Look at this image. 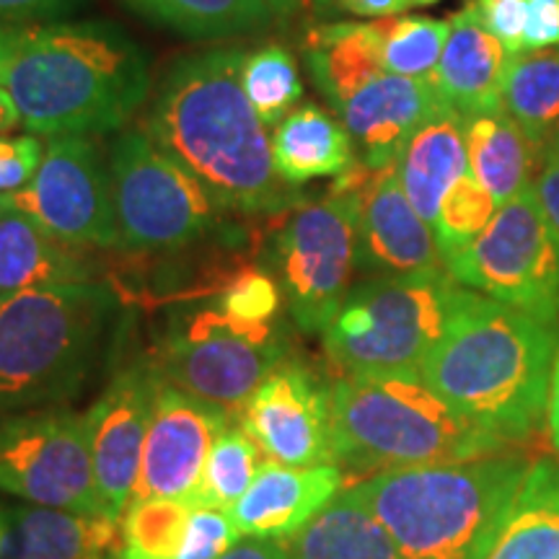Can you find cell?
Segmentation results:
<instances>
[{"mask_svg":"<svg viewBox=\"0 0 559 559\" xmlns=\"http://www.w3.org/2000/svg\"><path fill=\"white\" fill-rule=\"evenodd\" d=\"M243 55L215 47L179 58L160 81L145 132L198 177L221 210L283 213L298 202V190L277 177L272 130L241 83Z\"/></svg>","mask_w":559,"mask_h":559,"instance_id":"obj_1","label":"cell"},{"mask_svg":"<svg viewBox=\"0 0 559 559\" xmlns=\"http://www.w3.org/2000/svg\"><path fill=\"white\" fill-rule=\"evenodd\" d=\"M559 349V321L461 288L423 381L466 419L506 443L547 423V394Z\"/></svg>","mask_w":559,"mask_h":559,"instance_id":"obj_2","label":"cell"},{"mask_svg":"<svg viewBox=\"0 0 559 559\" xmlns=\"http://www.w3.org/2000/svg\"><path fill=\"white\" fill-rule=\"evenodd\" d=\"M32 135H107L124 128L151 91L148 60L120 26L50 21L19 26L0 68Z\"/></svg>","mask_w":559,"mask_h":559,"instance_id":"obj_3","label":"cell"},{"mask_svg":"<svg viewBox=\"0 0 559 559\" xmlns=\"http://www.w3.org/2000/svg\"><path fill=\"white\" fill-rule=\"evenodd\" d=\"M531 461L500 451L451 464L386 469L353 485L404 559H485Z\"/></svg>","mask_w":559,"mask_h":559,"instance_id":"obj_4","label":"cell"},{"mask_svg":"<svg viewBox=\"0 0 559 559\" xmlns=\"http://www.w3.org/2000/svg\"><path fill=\"white\" fill-rule=\"evenodd\" d=\"M115 311L96 280L0 296V415L73 400Z\"/></svg>","mask_w":559,"mask_h":559,"instance_id":"obj_5","label":"cell"},{"mask_svg":"<svg viewBox=\"0 0 559 559\" xmlns=\"http://www.w3.org/2000/svg\"><path fill=\"white\" fill-rule=\"evenodd\" d=\"M332 432L334 464L373 474L510 449L440 400L423 379L334 381Z\"/></svg>","mask_w":559,"mask_h":559,"instance_id":"obj_6","label":"cell"},{"mask_svg":"<svg viewBox=\"0 0 559 559\" xmlns=\"http://www.w3.org/2000/svg\"><path fill=\"white\" fill-rule=\"evenodd\" d=\"M461 288L449 270L362 280L321 332L326 355L345 379H423Z\"/></svg>","mask_w":559,"mask_h":559,"instance_id":"obj_7","label":"cell"},{"mask_svg":"<svg viewBox=\"0 0 559 559\" xmlns=\"http://www.w3.org/2000/svg\"><path fill=\"white\" fill-rule=\"evenodd\" d=\"M370 169L355 160L334 181L330 198L290 210L270 247V275L285 309L306 334H321L353 288L358 272L360 187Z\"/></svg>","mask_w":559,"mask_h":559,"instance_id":"obj_8","label":"cell"},{"mask_svg":"<svg viewBox=\"0 0 559 559\" xmlns=\"http://www.w3.org/2000/svg\"><path fill=\"white\" fill-rule=\"evenodd\" d=\"M109 174L122 249L177 251L218 228L221 207L210 192L145 128L117 135Z\"/></svg>","mask_w":559,"mask_h":559,"instance_id":"obj_9","label":"cell"},{"mask_svg":"<svg viewBox=\"0 0 559 559\" xmlns=\"http://www.w3.org/2000/svg\"><path fill=\"white\" fill-rule=\"evenodd\" d=\"M464 288L544 321H559V230L534 187L498 207L489 226L443 262Z\"/></svg>","mask_w":559,"mask_h":559,"instance_id":"obj_10","label":"cell"},{"mask_svg":"<svg viewBox=\"0 0 559 559\" xmlns=\"http://www.w3.org/2000/svg\"><path fill=\"white\" fill-rule=\"evenodd\" d=\"M283 360L288 349L277 324H241L213 300L174 321L160 342L156 368L171 386L234 415Z\"/></svg>","mask_w":559,"mask_h":559,"instance_id":"obj_11","label":"cell"},{"mask_svg":"<svg viewBox=\"0 0 559 559\" xmlns=\"http://www.w3.org/2000/svg\"><path fill=\"white\" fill-rule=\"evenodd\" d=\"M0 495L104 515L91 464L88 415L66 404L0 415Z\"/></svg>","mask_w":559,"mask_h":559,"instance_id":"obj_12","label":"cell"},{"mask_svg":"<svg viewBox=\"0 0 559 559\" xmlns=\"http://www.w3.org/2000/svg\"><path fill=\"white\" fill-rule=\"evenodd\" d=\"M5 200L73 247H120L109 160L91 135L47 140L37 174Z\"/></svg>","mask_w":559,"mask_h":559,"instance_id":"obj_13","label":"cell"},{"mask_svg":"<svg viewBox=\"0 0 559 559\" xmlns=\"http://www.w3.org/2000/svg\"><path fill=\"white\" fill-rule=\"evenodd\" d=\"M241 425L275 464H334L332 386L304 362H280L243 404Z\"/></svg>","mask_w":559,"mask_h":559,"instance_id":"obj_14","label":"cell"},{"mask_svg":"<svg viewBox=\"0 0 559 559\" xmlns=\"http://www.w3.org/2000/svg\"><path fill=\"white\" fill-rule=\"evenodd\" d=\"M158 383L156 366L135 362L120 370L86 412L96 495L111 521L122 523L135 495Z\"/></svg>","mask_w":559,"mask_h":559,"instance_id":"obj_15","label":"cell"},{"mask_svg":"<svg viewBox=\"0 0 559 559\" xmlns=\"http://www.w3.org/2000/svg\"><path fill=\"white\" fill-rule=\"evenodd\" d=\"M228 425V409L160 379L132 500H190L215 438Z\"/></svg>","mask_w":559,"mask_h":559,"instance_id":"obj_16","label":"cell"},{"mask_svg":"<svg viewBox=\"0 0 559 559\" xmlns=\"http://www.w3.org/2000/svg\"><path fill=\"white\" fill-rule=\"evenodd\" d=\"M358 270L370 275L445 270L432 226L404 194L396 164L370 171L360 187Z\"/></svg>","mask_w":559,"mask_h":559,"instance_id":"obj_17","label":"cell"},{"mask_svg":"<svg viewBox=\"0 0 559 559\" xmlns=\"http://www.w3.org/2000/svg\"><path fill=\"white\" fill-rule=\"evenodd\" d=\"M443 109L449 104L430 81L381 73L334 111L353 138L360 164L379 171L396 164L407 140Z\"/></svg>","mask_w":559,"mask_h":559,"instance_id":"obj_18","label":"cell"},{"mask_svg":"<svg viewBox=\"0 0 559 559\" xmlns=\"http://www.w3.org/2000/svg\"><path fill=\"white\" fill-rule=\"evenodd\" d=\"M345 474L337 464L283 466L262 464L254 485L226 513L241 536L290 539L337 498Z\"/></svg>","mask_w":559,"mask_h":559,"instance_id":"obj_19","label":"cell"},{"mask_svg":"<svg viewBox=\"0 0 559 559\" xmlns=\"http://www.w3.org/2000/svg\"><path fill=\"white\" fill-rule=\"evenodd\" d=\"M120 521L0 495V559H120Z\"/></svg>","mask_w":559,"mask_h":559,"instance_id":"obj_20","label":"cell"},{"mask_svg":"<svg viewBox=\"0 0 559 559\" xmlns=\"http://www.w3.org/2000/svg\"><path fill=\"white\" fill-rule=\"evenodd\" d=\"M508 62V50L487 32L472 0L451 16L449 39L430 83L461 117L492 111L500 109Z\"/></svg>","mask_w":559,"mask_h":559,"instance_id":"obj_21","label":"cell"},{"mask_svg":"<svg viewBox=\"0 0 559 559\" xmlns=\"http://www.w3.org/2000/svg\"><path fill=\"white\" fill-rule=\"evenodd\" d=\"M91 280L96 270L81 247L55 239L9 202L0 215V296Z\"/></svg>","mask_w":559,"mask_h":559,"instance_id":"obj_22","label":"cell"},{"mask_svg":"<svg viewBox=\"0 0 559 559\" xmlns=\"http://www.w3.org/2000/svg\"><path fill=\"white\" fill-rule=\"evenodd\" d=\"M306 66L332 109L383 68V21H334L306 34Z\"/></svg>","mask_w":559,"mask_h":559,"instance_id":"obj_23","label":"cell"},{"mask_svg":"<svg viewBox=\"0 0 559 559\" xmlns=\"http://www.w3.org/2000/svg\"><path fill=\"white\" fill-rule=\"evenodd\" d=\"M466 171H469V158H466L464 117L451 107L425 122L396 156L402 190L430 226L436 223L445 192Z\"/></svg>","mask_w":559,"mask_h":559,"instance_id":"obj_24","label":"cell"},{"mask_svg":"<svg viewBox=\"0 0 559 559\" xmlns=\"http://www.w3.org/2000/svg\"><path fill=\"white\" fill-rule=\"evenodd\" d=\"M272 160L277 177L298 190L313 179L345 174L358 160V151L340 117L304 104L272 130Z\"/></svg>","mask_w":559,"mask_h":559,"instance_id":"obj_25","label":"cell"},{"mask_svg":"<svg viewBox=\"0 0 559 559\" xmlns=\"http://www.w3.org/2000/svg\"><path fill=\"white\" fill-rule=\"evenodd\" d=\"M464 135L472 177L492 194L498 207L534 187L542 164L539 145L513 117L502 109L464 117Z\"/></svg>","mask_w":559,"mask_h":559,"instance_id":"obj_26","label":"cell"},{"mask_svg":"<svg viewBox=\"0 0 559 559\" xmlns=\"http://www.w3.org/2000/svg\"><path fill=\"white\" fill-rule=\"evenodd\" d=\"M290 559H404L353 487L342 489L330 506L288 539Z\"/></svg>","mask_w":559,"mask_h":559,"instance_id":"obj_27","label":"cell"},{"mask_svg":"<svg viewBox=\"0 0 559 559\" xmlns=\"http://www.w3.org/2000/svg\"><path fill=\"white\" fill-rule=\"evenodd\" d=\"M485 559H559V466L555 461H531Z\"/></svg>","mask_w":559,"mask_h":559,"instance_id":"obj_28","label":"cell"},{"mask_svg":"<svg viewBox=\"0 0 559 559\" xmlns=\"http://www.w3.org/2000/svg\"><path fill=\"white\" fill-rule=\"evenodd\" d=\"M500 109L526 130L536 145L559 122V47L510 58Z\"/></svg>","mask_w":559,"mask_h":559,"instance_id":"obj_29","label":"cell"},{"mask_svg":"<svg viewBox=\"0 0 559 559\" xmlns=\"http://www.w3.org/2000/svg\"><path fill=\"white\" fill-rule=\"evenodd\" d=\"M130 11L187 37H230L262 29L275 11L267 0H120Z\"/></svg>","mask_w":559,"mask_h":559,"instance_id":"obj_30","label":"cell"},{"mask_svg":"<svg viewBox=\"0 0 559 559\" xmlns=\"http://www.w3.org/2000/svg\"><path fill=\"white\" fill-rule=\"evenodd\" d=\"M262 469V451L254 438L243 430L241 423H230L226 430L215 438L210 449L205 472L187 506L228 510L239 502L249 487L254 485L257 474Z\"/></svg>","mask_w":559,"mask_h":559,"instance_id":"obj_31","label":"cell"},{"mask_svg":"<svg viewBox=\"0 0 559 559\" xmlns=\"http://www.w3.org/2000/svg\"><path fill=\"white\" fill-rule=\"evenodd\" d=\"M241 83L267 130H275L304 96L298 62L283 45H267L243 55Z\"/></svg>","mask_w":559,"mask_h":559,"instance_id":"obj_32","label":"cell"},{"mask_svg":"<svg viewBox=\"0 0 559 559\" xmlns=\"http://www.w3.org/2000/svg\"><path fill=\"white\" fill-rule=\"evenodd\" d=\"M190 515L181 500H132L120 523V559H177Z\"/></svg>","mask_w":559,"mask_h":559,"instance_id":"obj_33","label":"cell"},{"mask_svg":"<svg viewBox=\"0 0 559 559\" xmlns=\"http://www.w3.org/2000/svg\"><path fill=\"white\" fill-rule=\"evenodd\" d=\"M451 21L432 16L383 19V68L415 81H432Z\"/></svg>","mask_w":559,"mask_h":559,"instance_id":"obj_34","label":"cell"},{"mask_svg":"<svg viewBox=\"0 0 559 559\" xmlns=\"http://www.w3.org/2000/svg\"><path fill=\"white\" fill-rule=\"evenodd\" d=\"M498 213V202L489 194L472 171H466L456 185L445 192L440 202L432 234H436L440 257L443 262L477 239Z\"/></svg>","mask_w":559,"mask_h":559,"instance_id":"obj_35","label":"cell"},{"mask_svg":"<svg viewBox=\"0 0 559 559\" xmlns=\"http://www.w3.org/2000/svg\"><path fill=\"white\" fill-rule=\"evenodd\" d=\"M215 304L234 321L249 326H267L275 324L280 306H283V293L270 272L243 270L221 290Z\"/></svg>","mask_w":559,"mask_h":559,"instance_id":"obj_36","label":"cell"},{"mask_svg":"<svg viewBox=\"0 0 559 559\" xmlns=\"http://www.w3.org/2000/svg\"><path fill=\"white\" fill-rule=\"evenodd\" d=\"M241 539L226 510L194 508L177 559H218Z\"/></svg>","mask_w":559,"mask_h":559,"instance_id":"obj_37","label":"cell"},{"mask_svg":"<svg viewBox=\"0 0 559 559\" xmlns=\"http://www.w3.org/2000/svg\"><path fill=\"white\" fill-rule=\"evenodd\" d=\"M45 145L37 135H0V194L24 190L37 174Z\"/></svg>","mask_w":559,"mask_h":559,"instance_id":"obj_38","label":"cell"},{"mask_svg":"<svg viewBox=\"0 0 559 559\" xmlns=\"http://www.w3.org/2000/svg\"><path fill=\"white\" fill-rule=\"evenodd\" d=\"M481 24L506 47L510 58L523 52V32H526L528 9L526 0H474Z\"/></svg>","mask_w":559,"mask_h":559,"instance_id":"obj_39","label":"cell"},{"mask_svg":"<svg viewBox=\"0 0 559 559\" xmlns=\"http://www.w3.org/2000/svg\"><path fill=\"white\" fill-rule=\"evenodd\" d=\"M81 5L83 0H0V21L9 26L50 24Z\"/></svg>","mask_w":559,"mask_h":559,"instance_id":"obj_40","label":"cell"},{"mask_svg":"<svg viewBox=\"0 0 559 559\" xmlns=\"http://www.w3.org/2000/svg\"><path fill=\"white\" fill-rule=\"evenodd\" d=\"M528 19L523 32V52L559 47V0H526Z\"/></svg>","mask_w":559,"mask_h":559,"instance_id":"obj_41","label":"cell"},{"mask_svg":"<svg viewBox=\"0 0 559 559\" xmlns=\"http://www.w3.org/2000/svg\"><path fill=\"white\" fill-rule=\"evenodd\" d=\"M534 192L551 226L559 230V156H542Z\"/></svg>","mask_w":559,"mask_h":559,"instance_id":"obj_42","label":"cell"},{"mask_svg":"<svg viewBox=\"0 0 559 559\" xmlns=\"http://www.w3.org/2000/svg\"><path fill=\"white\" fill-rule=\"evenodd\" d=\"M218 559H290L288 539H262V536H243Z\"/></svg>","mask_w":559,"mask_h":559,"instance_id":"obj_43","label":"cell"},{"mask_svg":"<svg viewBox=\"0 0 559 559\" xmlns=\"http://www.w3.org/2000/svg\"><path fill=\"white\" fill-rule=\"evenodd\" d=\"M337 5L349 16L383 21L391 16H402L412 9V0H337Z\"/></svg>","mask_w":559,"mask_h":559,"instance_id":"obj_44","label":"cell"},{"mask_svg":"<svg viewBox=\"0 0 559 559\" xmlns=\"http://www.w3.org/2000/svg\"><path fill=\"white\" fill-rule=\"evenodd\" d=\"M547 428L551 445L559 451V349L555 358V368H551L549 379V394H547Z\"/></svg>","mask_w":559,"mask_h":559,"instance_id":"obj_45","label":"cell"},{"mask_svg":"<svg viewBox=\"0 0 559 559\" xmlns=\"http://www.w3.org/2000/svg\"><path fill=\"white\" fill-rule=\"evenodd\" d=\"M19 128H24V122H21L16 102L11 99L9 91L0 86V135H13V130Z\"/></svg>","mask_w":559,"mask_h":559,"instance_id":"obj_46","label":"cell"},{"mask_svg":"<svg viewBox=\"0 0 559 559\" xmlns=\"http://www.w3.org/2000/svg\"><path fill=\"white\" fill-rule=\"evenodd\" d=\"M267 3L275 13H298L321 9V5H326L330 0H267Z\"/></svg>","mask_w":559,"mask_h":559,"instance_id":"obj_47","label":"cell"},{"mask_svg":"<svg viewBox=\"0 0 559 559\" xmlns=\"http://www.w3.org/2000/svg\"><path fill=\"white\" fill-rule=\"evenodd\" d=\"M16 32H19V26H9L0 21V68H3L5 58H9V50L13 45V37H16Z\"/></svg>","mask_w":559,"mask_h":559,"instance_id":"obj_48","label":"cell"},{"mask_svg":"<svg viewBox=\"0 0 559 559\" xmlns=\"http://www.w3.org/2000/svg\"><path fill=\"white\" fill-rule=\"evenodd\" d=\"M542 156H559V122L547 132V138L539 143Z\"/></svg>","mask_w":559,"mask_h":559,"instance_id":"obj_49","label":"cell"},{"mask_svg":"<svg viewBox=\"0 0 559 559\" xmlns=\"http://www.w3.org/2000/svg\"><path fill=\"white\" fill-rule=\"evenodd\" d=\"M5 207H9V200H5V194H0V215L5 213Z\"/></svg>","mask_w":559,"mask_h":559,"instance_id":"obj_50","label":"cell"},{"mask_svg":"<svg viewBox=\"0 0 559 559\" xmlns=\"http://www.w3.org/2000/svg\"><path fill=\"white\" fill-rule=\"evenodd\" d=\"M438 3V0H412V5H432Z\"/></svg>","mask_w":559,"mask_h":559,"instance_id":"obj_51","label":"cell"}]
</instances>
